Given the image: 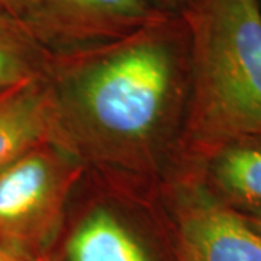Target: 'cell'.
<instances>
[{
  "mask_svg": "<svg viewBox=\"0 0 261 261\" xmlns=\"http://www.w3.org/2000/svg\"><path fill=\"white\" fill-rule=\"evenodd\" d=\"M0 261H45L9 244L0 243Z\"/></svg>",
  "mask_w": 261,
  "mask_h": 261,
  "instance_id": "obj_10",
  "label": "cell"
},
{
  "mask_svg": "<svg viewBox=\"0 0 261 261\" xmlns=\"http://www.w3.org/2000/svg\"><path fill=\"white\" fill-rule=\"evenodd\" d=\"M180 18L190 83L174 166L261 137V0H192Z\"/></svg>",
  "mask_w": 261,
  "mask_h": 261,
  "instance_id": "obj_2",
  "label": "cell"
},
{
  "mask_svg": "<svg viewBox=\"0 0 261 261\" xmlns=\"http://www.w3.org/2000/svg\"><path fill=\"white\" fill-rule=\"evenodd\" d=\"M87 170L56 141L0 166V243L49 261L64 229L68 202Z\"/></svg>",
  "mask_w": 261,
  "mask_h": 261,
  "instance_id": "obj_3",
  "label": "cell"
},
{
  "mask_svg": "<svg viewBox=\"0 0 261 261\" xmlns=\"http://www.w3.org/2000/svg\"><path fill=\"white\" fill-rule=\"evenodd\" d=\"M47 141L58 142L47 79L0 90V166Z\"/></svg>",
  "mask_w": 261,
  "mask_h": 261,
  "instance_id": "obj_8",
  "label": "cell"
},
{
  "mask_svg": "<svg viewBox=\"0 0 261 261\" xmlns=\"http://www.w3.org/2000/svg\"><path fill=\"white\" fill-rule=\"evenodd\" d=\"M58 261H160L148 241L119 209L89 206L63 240Z\"/></svg>",
  "mask_w": 261,
  "mask_h": 261,
  "instance_id": "obj_6",
  "label": "cell"
},
{
  "mask_svg": "<svg viewBox=\"0 0 261 261\" xmlns=\"http://www.w3.org/2000/svg\"><path fill=\"white\" fill-rule=\"evenodd\" d=\"M187 166L211 193L237 212L261 211V137L228 141Z\"/></svg>",
  "mask_w": 261,
  "mask_h": 261,
  "instance_id": "obj_7",
  "label": "cell"
},
{
  "mask_svg": "<svg viewBox=\"0 0 261 261\" xmlns=\"http://www.w3.org/2000/svg\"><path fill=\"white\" fill-rule=\"evenodd\" d=\"M0 10L20 19V3H19V0H0Z\"/></svg>",
  "mask_w": 261,
  "mask_h": 261,
  "instance_id": "obj_12",
  "label": "cell"
},
{
  "mask_svg": "<svg viewBox=\"0 0 261 261\" xmlns=\"http://www.w3.org/2000/svg\"><path fill=\"white\" fill-rule=\"evenodd\" d=\"M244 219L252 225L261 233V211H251V212H238Z\"/></svg>",
  "mask_w": 261,
  "mask_h": 261,
  "instance_id": "obj_13",
  "label": "cell"
},
{
  "mask_svg": "<svg viewBox=\"0 0 261 261\" xmlns=\"http://www.w3.org/2000/svg\"><path fill=\"white\" fill-rule=\"evenodd\" d=\"M164 180L176 261H261V233L216 199L196 170L176 166Z\"/></svg>",
  "mask_w": 261,
  "mask_h": 261,
  "instance_id": "obj_4",
  "label": "cell"
},
{
  "mask_svg": "<svg viewBox=\"0 0 261 261\" xmlns=\"http://www.w3.org/2000/svg\"><path fill=\"white\" fill-rule=\"evenodd\" d=\"M160 12L166 13L168 16H181L192 0H149Z\"/></svg>",
  "mask_w": 261,
  "mask_h": 261,
  "instance_id": "obj_11",
  "label": "cell"
},
{
  "mask_svg": "<svg viewBox=\"0 0 261 261\" xmlns=\"http://www.w3.org/2000/svg\"><path fill=\"white\" fill-rule=\"evenodd\" d=\"M53 54L20 19L0 10V90L45 77Z\"/></svg>",
  "mask_w": 261,
  "mask_h": 261,
  "instance_id": "obj_9",
  "label": "cell"
},
{
  "mask_svg": "<svg viewBox=\"0 0 261 261\" xmlns=\"http://www.w3.org/2000/svg\"><path fill=\"white\" fill-rule=\"evenodd\" d=\"M48 87L58 144L118 190L164 180L176 163L189 102L183 19L53 54Z\"/></svg>",
  "mask_w": 261,
  "mask_h": 261,
  "instance_id": "obj_1",
  "label": "cell"
},
{
  "mask_svg": "<svg viewBox=\"0 0 261 261\" xmlns=\"http://www.w3.org/2000/svg\"><path fill=\"white\" fill-rule=\"evenodd\" d=\"M20 19L49 51L100 45L161 22L149 0H19Z\"/></svg>",
  "mask_w": 261,
  "mask_h": 261,
  "instance_id": "obj_5",
  "label": "cell"
}]
</instances>
